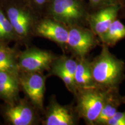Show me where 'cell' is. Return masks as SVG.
Returning <instances> with one entry per match:
<instances>
[{"label":"cell","mask_w":125,"mask_h":125,"mask_svg":"<svg viewBox=\"0 0 125 125\" xmlns=\"http://www.w3.org/2000/svg\"><path fill=\"white\" fill-rule=\"evenodd\" d=\"M92 77L96 87L104 90L119 89L125 79V63L101 43L100 54L90 61Z\"/></svg>","instance_id":"6da1fadb"},{"label":"cell","mask_w":125,"mask_h":125,"mask_svg":"<svg viewBox=\"0 0 125 125\" xmlns=\"http://www.w3.org/2000/svg\"><path fill=\"white\" fill-rule=\"evenodd\" d=\"M45 9L47 17L67 27H88L87 19L90 10L85 0H49Z\"/></svg>","instance_id":"7a4b0ae2"},{"label":"cell","mask_w":125,"mask_h":125,"mask_svg":"<svg viewBox=\"0 0 125 125\" xmlns=\"http://www.w3.org/2000/svg\"><path fill=\"white\" fill-rule=\"evenodd\" d=\"M109 91L98 87L77 90L74 95L76 99L74 108L78 118L85 122L86 125H94Z\"/></svg>","instance_id":"3957f363"},{"label":"cell","mask_w":125,"mask_h":125,"mask_svg":"<svg viewBox=\"0 0 125 125\" xmlns=\"http://www.w3.org/2000/svg\"><path fill=\"white\" fill-rule=\"evenodd\" d=\"M67 51L74 58H85L100 43L98 37L88 27L73 26L68 27Z\"/></svg>","instance_id":"277c9868"},{"label":"cell","mask_w":125,"mask_h":125,"mask_svg":"<svg viewBox=\"0 0 125 125\" xmlns=\"http://www.w3.org/2000/svg\"><path fill=\"white\" fill-rule=\"evenodd\" d=\"M7 15L17 38L29 40L34 35V30L38 20L34 9L29 4L14 5L7 9Z\"/></svg>","instance_id":"5b68a950"},{"label":"cell","mask_w":125,"mask_h":125,"mask_svg":"<svg viewBox=\"0 0 125 125\" xmlns=\"http://www.w3.org/2000/svg\"><path fill=\"white\" fill-rule=\"evenodd\" d=\"M57 56L51 51L30 48L20 54L18 66L21 71L43 73L49 71Z\"/></svg>","instance_id":"8992f818"},{"label":"cell","mask_w":125,"mask_h":125,"mask_svg":"<svg viewBox=\"0 0 125 125\" xmlns=\"http://www.w3.org/2000/svg\"><path fill=\"white\" fill-rule=\"evenodd\" d=\"M19 78L20 85L31 103L37 109L43 111L46 76L43 75L42 73L21 71Z\"/></svg>","instance_id":"52a82bcc"},{"label":"cell","mask_w":125,"mask_h":125,"mask_svg":"<svg viewBox=\"0 0 125 125\" xmlns=\"http://www.w3.org/2000/svg\"><path fill=\"white\" fill-rule=\"evenodd\" d=\"M34 34L53 42L64 53L67 51L68 28L64 24L46 16L37 21Z\"/></svg>","instance_id":"ba28073f"},{"label":"cell","mask_w":125,"mask_h":125,"mask_svg":"<svg viewBox=\"0 0 125 125\" xmlns=\"http://www.w3.org/2000/svg\"><path fill=\"white\" fill-rule=\"evenodd\" d=\"M79 119L74 107L71 105H62L55 96H52L46 109L44 125H77Z\"/></svg>","instance_id":"9c48e42d"},{"label":"cell","mask_w":125,"mask_h":125,"mask_svg":"<svg viewBox=\"0 0 125 125\" xmlns=\"http://www.w3.org/2000/svg\"><path fill=\"white\" fill-rule=\"evenodd\" d=\"M121 5L109 6L90 12L87 19L88 27L101 38L115 20L118 18Z\"/></svg>","instance_id":"30bf717a"},{"label":"cell","mask_w":125,"mask_h":125,"mask_svg":"<svg viewBox=\"0 0 125 125\" xmlns=\"http://www.w3.org/2000/svg\"><path fill=\"white\" fill-rule=\"evenodd\" d=\"M33 104L30 105L26 101H21L8 108L5 115L8 121L13 125H32L35 124L37 119Z\"/></svg>","instance_id":"8fae6325"},{"label":"cell","mask_w":125,"mask_h":125,"mask_svg":"<svg viewBox=\"0 0 125 125\" xmlns=\"http://www.w3.org/2000/svg\"><path fill=\"white\" fill-rule=\"evenodd\" d=\"M20 82L16 71H0V97L13 101L19 92Z\"/></svg>","instance_id":"7c38bea8"},{"label":"cell","mask_w":125,"mask_h":125,"mask_svg":"<svg viewBox=\"0 0 125 125\" xmlns=\"http://www.w3.org/2000/svg\"><path fill=\"white\" fill-rule=\"evenodd\" d=\"M121 95L119 89L109 90L100 113L94 125H106L108 121L118 111L121 105Z\"/></svg>","instance_id":"4fadbf2b"},{"label":"cell","mask_w":125,"mask_h":125,"mask_svg":"<svg viewBox=\"0 0 125 125\" xmlns=\"http://www.w3.org/2000/svg\"><path fill=\"white\" fill-rule=\"evenodd\" d=\"M76 59L77 65L74 79L77 90L96 87L92 77L90 60L86 57Z\"/></svg>","instance_id":"5bb4252c"},{"label":"cell","mask_w":125,"mask_h":125,"mask_svg":"<svg viewBox=\"0 0 125 125\" xmlns=\"http://www.w3.org/2000/svg\"><path fill=\"white\" fill-rule=\"evenodd\" d=\"M125 38V24L116 19L112 23L107 32L100 38L101 43L113 47L120 41Z\"/></svg>","instance_id":"9a60e30c"},{"label":"cell","mask_w":125,"mask_h":125,"mask_svg":"<svg viewBox=\"0 0 125 125\" xmlns=\"http://www.w3.org/2000/svg\"><path fill=\"white\" fill-rule=\"evenodd\" d=\"M17 38L6 14L0 8V42L9 41Z\"/></svg>","instance_id":"2e32d148"},{"label":"cell","mask_w":125,"mask_h":125,"mask_svg":"<svg viewBox=\"0 0 125 125\" xmlns=\"http://www.w3.org/2000/svg\"><path fill=\"white\" fill-rule=\"evenodd\" d=\"M49 71L50 75L57 76L61 80H62L67 90L74 96L77 91V88L76 87L74 77L73 76H71L64 70L54 66H52Z\"/></svg>","instance_id":"e0dca14e"},{"label":"cell","mask_w":125,"mask_h":125,"mask_svg":"<svg viewBox=\"0 0 125 125\" xmlns=\"http://www.w3.org/2000/svg\"><path fill=\"white\" fill-rule=\"evenodd\" d=\"M76 65L77 60L76 58L73 59L64 54L57 56L52 64V66L58 67L64 70L73 77L75 72Z\"/></svg>","instance_id":"ac0fdd59"},{"label":"cell","mask_w":125,"mask_h":125,"mask_svg":"<svg viewBox=\"0 0 125 125\" xmlns=\"http://www.w3.org/2000/svg\"><path fill=\"white\" fill-rule=\"evenodd\" d=\"M17 67L11 53L7 49L0 51V71H16Z\"/></svg>","instance_id":"d6986e66"},{"label":"cell","mask_w":125,"mask_h":125,"mask_svg":"<svg viewBox=\"0 0 125 125\" xmlns=\"http://www.w3.org/2000/svg\"><path fill=\"white\" fill-rule=\"evenodd\" d=\"M122 0H88L89 8L90 12H92L98 9L109 6L121 5Z\"/></svg>","instance_id":"ffe728a7"},{"label":"cell","mask_w":125,"mask_h":125,"mask_svg":"<svg viewBox=\"0 0 125 125\" xmlns=\"http://www.w3.org/2000/svg\"><path fill=\"white\" fill-rule=\"evenodd\" d=\"M106 125H125V111H117L108 121Z\"/></svg>","instance_id":"44dd1931"},{"label":"cell","mask_w":125,"mask_h":125,"mask_svg":"<svg viewBox=\"0 0 125 125\" xmlns=\"http://www.w3.org/2000/svg\"><path fill=\"white\" fill-rule=\"evenodd\" d=\"M49 0H28L29 5L33 9L42 10L46 9Z\"/></svg>","instance_id":"7402d4cb"},{"label":"cell","mask_w":125,"mask_h":125,"mask_svg":"<svg viewBox=\"0 0 125 125\" xmlns=\"http://www.w3.org/2000/svg\"><path fill=\"white\" fill-rule=\"evenodd\" d=\"M118 17L121 18H125V0H122Z\"/></svg>","instance_id":"603a6c76"},{"label":"cell","mask_w":125,"mask_h":125,"mask_svg":"<svg viewBox=\"0 0 125 125\" xmlns=\"http://www.w3.org/2000/svg\"><path fill=\"white\" fill-rule=\"evenodd\" d=\"M121 102H122V104L125 105V96H121Z\"/></svg>","instance_id":"cb8c5ba5"},{"label":"cell","mask_w":125,"mask_h":125,"mask_svg":"<svg viewBox=\"0 0 125 125\" xmlns=\"http://www.w3.org/2000/svg\"><path fill=\"white\" fill-rule=\"evenodd\" d=\"M4 49H5V48L4 47H3L2 46H1V45H0V51H1V50H4Z\"/></svg>","instance_id":"d4e9b609"},{"label":"cell","mask_w":125,"mask_h":125,"mask_svg":"<svg viewBox=\"0 0 125 125\" xmlns=\"http://www.w3.org/2000/svg\"></svg>","instance_id":"484cf974"}]
</instances>
